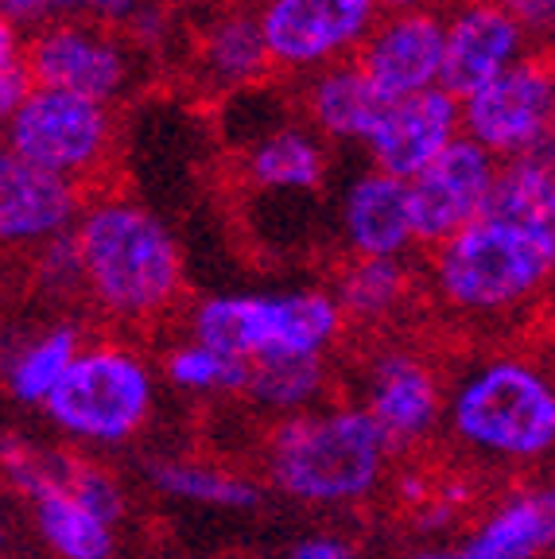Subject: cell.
<instances>
[{
    "instance_id": "cell-1",
    "label": "cell",
    "mask_w": 555,
    "mask_h": 559,
    "mask_svg": "<svg viewBox=\"0 0 555 559\" xmlns=\"http://www.w3.org/2000/svg\"><path fill=\"white\" fill-rule=\"evenodd\" d=\"M82 292L117 323H152L182 292V249L147 206L102 199L70 229Z\"/></svg>"
},
{
    "instance_id": "cell-26",
    "label": "cell",
    "mask_w": 555,
    "mask_h": 559,
    "mask_svg": "<svg viewBox=\"0 0 555 559\" xmlns=\"http://www.w3.org/2000/svg\"><path fill=\"white\" fill-rule=\"evenodd\" d=\"M82 334L74 323H59L39 331L32 342L16 349L4 366V381H9V393L20 404H39L44 408L47 396L55 393V384L62 381V373L70 369V361L79 358Z\"/></svg>"
},
{
    "instance_id": "cell-5",
    "label": "cell",
    "mask_w": 555,
    "mask_h": 559,
    "mask_svg": "<svg viewBox=\"0 0 555 559\" xmlns=\"http://www.w3.org/2000/svg\"><path fill=\"white\" fill-rule=\"evenodd\" d=\"M342 323L339 304L322 288L222 292L191 311V338L237 361L327 358Z\"/></svg>"
},
{
    "instance_id": "cell-25",
    "label": "cell",
    "mask_w": 555,
    "mask_h": 559,
    "mask_svg": "<svg viewBox=\"0 0 555 559\" xmlns=\"http://www.w3.org/2000/svg\"><path fill=\"white\" fill-rule=\"evenodd\" d=\"M412 280L404 261H389V257H354L342 269L339 284L330 292V299L339 304L342 319L354 323H381L404 304Z\"/></svg>"
},
{
    "instance_id": "cell-6",
    "label": "cell",
    "mask_w": 555,
    "mask_h": 559,
    "mask_svg": "<svg viewBox=\"0 0 555 559\" xmlns=\"http://www.w3.org/2000/svg\"><path fill=\"white\" fill-rule=\"evenodd\" d=\"M44 408L70 439L97 447L129 443L156 408V377L137 349L114 342L82 346Z\"/></svg>"
},
{
    "instance_id": "cell-19",
    "label": "cell",
    "mask_w": 555,
    "mask_h": 559,
    "mask_svg": "<svg viewBox=\"0 0 555 559\" xmlns=\"http://www.w3.org/2000/svg\"><path fill=\"white\" fill-rule=\"evenodd\" d=\"M327 144L307 124H276L245 152V179L269 194H315L327 183Z\"/></svg>"
},
{
    "instance_id": "cell-2",
    "label": "cell",
    "mask_w": 555,
    "mask_h": 559,
    "mask_svg": "<svg viewBox=\"0 0 555 559\" xmlns=\"http://www.w3.org/2000/svg\"><path fill=\"white\" fill-rule=\"evenodd\" d=\"M392 447L362 408H307L284 416L264 447V471L276 493L304 506H357L381 486Z\"/></svg>"
},
{
    "instance_id": "cell-31",
    "label": "cell",
    "mask_w": 555,
    "mask_h": 559,
    "mask_svg": "<svg viewBox=\"0 0 555 559\" xmlns=\"http://www.w3.org/2000/svg\"><path fill=\"white\" fill-rule=\"evenodd\" d=\"M144 9V0H51V12L62 20H86V24H125Z\"/></svg>"
},
{
    "instance_id": "cell-28",
    "label": "cell",
    "mask_w": 555,
    "mask_h": 559,
    "mask_svg": "<svg viewBox=\"0 0 555 559\" xmlns=\"http://www.w3.org/2000/svg\"><path fill=\"white\" fill-rule=\"evenodd\" d=\"M164 373L182 393H245L249 361H237L229 354L202 346V342H182L164 358Z\"/></svg>"
},
{
    "instance_id": "cell-12",
    "label": "cell",
    "mask_w": 555,
    "mask_h": 559,
    "mask_svg": "<svg viewBox=\"0 0 555 559\" xmlns=\"http://www.w3.org/2000/svg\"><path fill=\"white\" fill-rule=\"evenodd\" d=\"M529 39L532 35L497 0H462L451 16H442L439 90L462 102L532 55Z\"/></svg>"
},
{
    "instance_id": "cell-40",
    "label": "cell",
    "mask_w": 555,
    "mask_h": 559,
    "mask_svg": "<svg viewBox=\"0 0 555 559\" xmlns=\"http://www.w3.org/2000/svg\"><path fill=\"white\" fill-rule=\"evenodd\" d=\"M0 544H4V528H0Z\"/></svg>"
},
{
    "instance_id": "cell-11",
    "label": "cell",
    "mask_w": 555,
    "mask_h": 559,
    "mask_svg": "<svg viewBox=\"0 0 555 559\" xmlns=\"http://www.w3.org/2000/svg\"><path fill=\"white\" fill-rule=\"evenodd\" d=\"M497 159L459 136L451 148L435 156L420 175L404 183L409 194V222L416 245H442L462 226L482 218L494 191Z\"/></svg>"
},
{
    "instance_id": "cell-23",
    "label": "cell",
    "mask_w": 555,
    "mask_h": 559,
    "mask_svg": "<svg viewBox=\"0 0 555 559\" xmlns=\"http://www.w3.org/2000/svg\"><path fill=\"white\" fill-rule=\"evenodd\" d=\"M202 74L214 82L217 90H245L257 79L269 74V55H264V39L257 16L245 9L222 12L210 20L206 35H202Z\"/></svg>"
},
{
    "instance_id": "cell-32",
    "label": "cell",
    "mask_w": 555,
    "mask_h": 559,
    "mask_svg": "<svg viewBox=\"0 0 555 559\" xmlns=\"http://www.w3.org/2000/svg\"><path fill=\"white\" fill-rule=\"evenodd\" d=\"M32 79H27V67L24 59L16 62H4L0 67V124L9 121L12 114H16L20 105H24V97L32 94Z\"/></svg>"
},
{
    "instance_id": "cell-27",
    "label": "cell",
    "mask_w": 555,
    "mask_h": 559,
    "mask_svg": "<svg viewBox=\"0 0 555 559\" xmlns=\"http://www.w3.org/2000/svg\"><path fill=\"white\" fill-rule=\"evenodd\" d=\"M327 389V358H261L249 361L245 396L276 416H299Z\"/></svg>"
},
{
    "instance_id": "cell-3",
    "label": "cell",
    "mask_w": 555,
    "mask_h": 559,
    "mask_svg": "<svg viewBox=\"0 0 555 559\" xmlns=\"http://www.w3.org/2000/svg\"><path fill=\"white\" fill-rule=\"evenodd\" d=\"M555 269V229L482 214L435 245L432 284L451 311L509 314L547 288Z\"/></svg>"
},
{
    "instance_id": "cell-21",
    "label": "cell",
    "mask_w": 555,
    "mask_h": 559,
    "mask_svg": "<svg viewBox=\"0 0 555 559\" xmlns=\"http://www.w3.org/2000/svg\"><path fill=\"white\" fill-rule=\"evenodd\" d=\"M486 214L521 226L555 229V167L552 144L524 156L497 159L494 191H489Z\"/></svg>"
},
{
    "instance_id": "cell-10",
    "label": "cell",
    "mask_w": 555,
    "mask_h": 559,
    "mask_svg": "<svg viewBox=\"0 0 555 559\" xmlns=\"http://www.w3.org/2000/svg\"><path fill=\"white\" fill-rule=\"evenodd\" d=\"M39 90L114 105L132 82V55L114 32L86 20H47L20 51Z\"/></svg>"
},
{
    "instance_id": "cell-20",
    "label": "cell",
    "mask_w": 555,
    "mask_h": 559,
    "mask_svg": "<svg viewBox=\"0 0 555 559\" xmlns=\"http://www.w3.org/2000/svg\"><path fill=\"white\" fill-rule=\"evenodd\" d=\"M555 540L552 489H521L477 524L467 551L494 559H540Z\"/></svg>"
},
{
    "instance_id": "cell-38",
    "label": "cell",
    "mask_w": 555,
    "mask_h": 559,
    "mask_svg": "<svg viewBox=\"0 0 555 559\" xmlns=\"http://www.w3.org/2000/svg\"><path fill=\"white\" fill-rule=\"evenodd\" d=\"M412 559H462V551H424V556H412Z\"/></svg>"
},
{
    "instance_id": "cell-17",
    "label": "cell",
    "mask_w": 555,
    "mask_h": 559,
    "mask_svg": "<svg viewBox=\"0 0 555 559\" xmlns=\"http://www.w3.org/2000/svg\"><path fill=\"white\" fill-rule=\"evenodd\" d=\"M339 229L342 241L354 257H389L404 261L412 245L409 222V194L400 179H389L381 171L354 175L339 202Z\"/></svg>"
},
{
    "instance_id": "cell-39",
    "label": "cell",
    "mask_w": 555,
    "mask_h": 559,
    "mask_svg": "<svg viewBox=\"0 0 555 559\" xmlns=\"http://www.w3.org/2000/svg\"><path fill=\"white\" fill-rule=\"evenodd\" d=\"M462 559H494V556H477V551H462Z\"/></svg>"
},
{
    "instance_id": "cell-14",
    "label": "cell",
    "mask_w": 555,
    "mask_h": 559,
    "mask_svg": "<svg viewBox=\"0 0 555 559\" xmlns=\"http://www.w3.org/2000/svg\"><path fill=\"white\" fill-rule=\"evenodd\" d=\"M459 136V102L435 86L424 94L400 97V102H385L381 117L365 136V156L374 171L409 183L412 175L424 171Z\"/></svg>"
},
{
    "instance_id": "cell-18",
    "label": "cell",
    "mask_w": 555,
    "mask_h": 559,
    "mask_svg": "<svg viewBox=\"0 0 555 559\" xmlns=\"http://www.w3.org/2000/svg\"><path fill=\"white\" fill-rule=\"evenodd\" d=\"M381 94H377L354 59L322 67L304 82V114L307 129L327 144H365L369 129L381 117Z\"/></svg>"
},
{
    "instance_id": "cell-35",
    "label": "cell",
    "mask_w": 555,
    "mask_h": 559,
    "mask_svg": "<svg viewBox=\"0 0 555 559\" xmlns=\"http://www.w3.org/2000/svg\"><path fill=\"white\" fill-rule=\"evenodd\" d=\"M0 16L9 20L12 27H24V24L44 27L55 12H51V0H0Z\"/></svg>"
},
{
    "instance_id": "cell-34",
    "label": "cell",
    "mask_w": 555,
    "mask_h": 559,
    "mask_svg": "<svg viewBox=\"0 0 555 559\" xmlns=\"http://www.w3.org/2000/svg\"><path fill=\"white\" fill-rule=\"evenodd\" d=\"M529 35H547L555 24V0H497Z\"/></svg>"
},
{
    "instance_id": "cell-22",
    "label": "cell",
    "mask_w": 555,
    "mask_h": 559,
    "mask_svg": "<svg viewBox=\"0 0 555 559\" xmlns=\"http://www.w3.org/2000/svg\"><path fill=\"white\" fill-rule=\"evenodd\" d=\"M27 501H32L39 536L59 559H114V524L97 521L90 509H82L79 501L70 498L59 481L32 489Z\"/></svg>"
},
{
    "instance_id": "cell-7",
    "label": "cell",
    "mask_w": 555,
    "mask_h": 559,
    "mask_svg": "<svg viewBox=\"0 0 555 559\" xmlns=\"http://www.w3.org/2000/svg\"><path fill=\"white\" fill-rule=\"evenodd\" d=\"M117 136L114 105L86 97L39 90L24 97L16 114L4 121V148L67 183H86L109 164Z\"/></svg>"
},
{
    "instance_id": "cell-9",
    "label": "cell",
    "mask_w": 555,
    "mask_h": 559,
    "mask_svg": "<svg viewBox=\"0 0 555 559\" xmlns=\"http://www.w3.org/2000/svg\"><path fill=\"white\" fill-rule=\"evenodd\" d=\"M269 67L287 74H315L346 62L381 20L377 0H261L257 4Z\"/></svg>"
},
{
    "instance_id": "cell-8",
    "label": "cell",
    "mask_w": 555,
    "mask_h": 559,
    "mask_svg": "<svg viewBox=\"0 0 555 559\" xmlns=\"http://www.w3.org/2000/svg\"><path fill=\"white\" fill-rule=\"evenodd\" d=\"M555 79L544 55H524L517 67L497 74L459 102V129L470 144L494 159L524 156L552 144Z\"/></svg>"
},
{
    "instance_id": "cell-4",
    "label": "cell",
    "mask_w": 555,
    "mask_h": 559,
    "mask_svg": "<svg viewBox=\"0 0 555 559\" xmlns=\"http://www.w3.org/2000/svg\"><path fill=\"white\" fill-rule=\"evenodd\" d=\"M451 428L470 451L501 463H536L555 443V389L524 358L477 361L447 401Z\"/></svg>"
},
{
    "instance_id": "cell-36",
    "label": "cell",
    "mask_w": 555,
    "mask_h": 559,
    "mask_svg": "<svg viewBox=\"0 0 555 559\" xmlns=\"http://www.w3.org/2000/svg\"><path fill=\"white\" fill-rule=\"evenodd\" d=\"M16 59H20V27H12L9 20L0 16V67Z\"/></svg>"
},
{
    "instance_id": "cell-24",
    "label": "cell",
    "mask_w": 555,
    "mask_h": 559,
    "mask_svg": "<svg viewBox=\"0 0 555 559\" xmlns=\"http://www.w3.org/2000/svg\"><path fill=\"white\" fill-rule=\"evenodd\" d=\"M152 486L172 501L202 509H226V513H245V509L261 506V489L249 478L234 471H217L206 463H187V459H164V463L147 466Z\"/></svg>"
},
{
    "instance_id": "cell-30",
    "label": "cell",
    "mask_w": 555,
    "mask_h": 559,
    "mask_svg": "<svg viewBox=\"0 0 555 559\" xmlns=\"http://www.w3.org/2000/svg\"><path fill=\"white\" fill-rule=\"evenodd\" d=\"M39 284L55 292H70V288H82V276H79V257H74V245L67 237H55L39 249Z\"/></svg>"
},
{
    "instance_id": "cell-29",
    "label": "cell",
    "mask_w": 555,
    "mask_h": 559,
    "mask_svg": "<svg viewBox=\"0 0 555 559\" xmlns=\"http://www.w3.org/2000/svg\"><path fill=\"white\" fill-rule=\"evenodd\" d=\"M59 486L67 489L70 498L79 501L82 509L97 516L105 524H117L125 513V493L114 481V474L102 471V466L79 463V459H67L62 454V471H59Z\"/></svg>"
},
{
    "instance_id": "cell-13",
    "label": "cell",
    "mask_w": 555,
    "mask_h": 559,
    "mask_svg": "<svg viewBox=\"0 0 555 559\" xmlns=\"http://www.w3.org/2000/svg\"><path fill=\"white\" fill-rule=\"evenodd\" d=\"M354 62L381 102L435 90L442 70V12H381Z\"/></svg>"
},
{
    "instance_id": "cell-16",
    "label": "cell",
    "mask_w": 555,
    "mask_h": 559,
    "mask_svg": "<svg viewBox=\"0 0 555 559\" xmlns=\"http://www.w3.org/2000/svg\"><path fill=\"white\" fill-rule=\"evenodd\" d=\"M82 214V187L47 175L0 148V245H39L67 237Z\"/></svg>"
},
{
    "instance_id": "cell-15",
    "label": "cell",
    "mask_w": 555,
    "mask_h": 559,
    "mask_svg": "<svg viewBox=\"0 0 555 559\" xmlns=\"http://www.w3.org/2000/svg\"><path fill=\"white\" fill-rule=\"evenodd\" d=\"M362 401L357 408L374 419L392 451L427 439L442 416L439 377L412 349H385L369 361Z\"/></svg>"
},
{
    "instance_id": "cell-37",
    "label": "cell",
    "mask_w": 555,
    "mask_h": 559,
    "mask_svg": "<svg viewBox=\"0 0 555 559\" xmlns=\"http://www.w3.org/2000/svg\"><path fill=\"white\" fill-rule=\"evenodd\" d=\"M439 0H377L381 12H435Z\"/></svg>"
},
{
    "instance_id": "cell-33",
    "label": "cell",
    "mask_w": 555,
    "mask_h": 559,
    "mask_svg": "<svg viewBox=\"0 0 555 559\" xmlns=\"http://www.w3.org/2000/svg\"><path fill=\"white\" fill-rule=\"evenodd\" d=\"M287 559H362V551H357L346 536L315 533V536H304V540L295 544V548L287 551Z\"/></svg>"
}]
</instances>
